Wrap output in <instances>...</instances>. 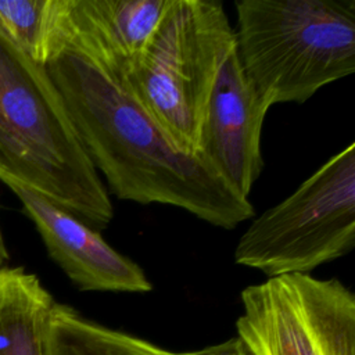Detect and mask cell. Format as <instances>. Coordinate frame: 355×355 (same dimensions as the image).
Segmentation results:
<instances>
[{
    "label": "cell",
    "mask_w": 355,
    "mask_h": 355,
    "mask_svg": "<svg viewBox=\"0 0 355 355\" xmlns=\"http://www.w3.org/2000/svg\"><path fill=\"white\" fill-rule=\"evenodd\" d=\"M35 223L50 258L82 291L148 293L151 282L130 258L112 248L87 223L43 196L10 184Z\"/></svg>",
    "instance_id": "obj_8"
},
{
    "label": "cell",
    "mask_w": 355,
    "mask_h": 355,
    "mask_svg": "<svg viewBox=\"0 0 355 355\" xmlns=\"http://www.w3.org/2000/svg\"><path fill=\"white\" fill-rule=\"evenodd\" d=\"M57 0H0V24L36 62L44 65Z\"/></svg>",
    "instance_id": "obj_12"
},
{
    "label": "cell",
    "mask_w": 355,
    "mask_h": 355,
    "mask_svg": "<svg viewBox=\"0 0 355 355\" xmlns=\"http://www.w3.org/2000/svg\"><path fill=\"white\" fill-rule=\"evenodd\" d=\"M62 3L57 0L44 68L111 193L139 204L173 205L227 230L252 218L248 198L200 154L178 148L123 75L69 33Z\"/></svg>",
    "instance_id": "obj_1"
},
{
    "label": "cell",
    "mask_w": 355,
    "mask_h": 355,
    "mask_svg": "<svg viewBox=\"0 0 355 355\" xmlns=\"http://www.w3.org/2000/svg\"><path fill=\"white\" fill-rule=\"evenodd\" d=\"M355 247V143L330 157L295 191L258 215L234 262L266 277L311 273Z\"/></svg>",
    "instance_id": "obj_5"
},
{
    "label": "cell",
    "mask_w": 355,
    "mask_h": 355,
    "mask_svg": "<svg viewBox=\"0 0 355 355\" xmlns=\"http://www.w3.org/2000/svg\"><path fill=\"white\" fill-rule=\"evenodd\" d=\"M54 304L36 275L21 266H0V355H44Z\"/></svg>",
    "instance_id": "obj_10"
},
{
    "label": "cell",
    "mask_w": 355,
    "mask_h": 355,
    "mask_svg": "<svg viewBox=\"0 0 355 355\" xmlns=\"http://www.w3.org/2000/svg\"><path fill=\"white\" fill-rule=\"evenodd\" d=\"M236 49L270 104L305 103L355 72L354 0H239Z\"/></svg>",
    "instance_id": "obj_3"
},
{
    "label": "cell",
    "mask_w": 355,
    "mask_h": 355,
    "mask_svg": "<svg viewBox=\"0 0 355 355\" xmlns=\"http://www.w3.org/2000/svg\"><path fill=\"white\" fill-rule=\"evenodd\" d=\"M171 355H254L248 345L239 337H232L223 343L209 345L196 351H186V352H172Z\"/></svg>",
    "instance_id": "obj_13"
},
{
    "label": "cell",
    "mask_w": 355,
    "mask_h": 355,
    "mask_svg": "<svg viewBox=\"0 0 355 355\" xmlns=\"http://www.w3.org/2000/svg\"><path fill=\"white\" fill-rule=\"evenodd\" d=\"M0 180L35 191L90 227L114 207L44 65L0 24Z\"/></svg>",
    "instance_id": "obj_2"
},
{
    "label": "cell",
    "mask_w": 355,
    "mask_h": 355,
    "mask_svg": "<svg viewBox=\"0 0 355 355\" xmlns=\"http://www.w3.org/2000/svg\"><path fill=\"white\" fill-rule=\"evenodd\" d=\"M10 255H8V250L6 247V243H4V239H3V234H1V230H0V266L8 261Z\"/></svg>",
    "instance_id": "obj_14"
},
{
    "label": "cell",
    "mask_w": 355,
    "mask_h": 355,
    "mask_svg": "<svg viewBox=\"0 0 355 355\" xmlns=\"http://www.w3.org/2000/svg\"><path fill=\"white\" fill-rule=\"evenodd\" d=\"M236 36L218 0H172L153 40L123 75L173 144L198 154L218 72Z\"/></svg>",
    "instance_id": "obj_4"
},
{
    "label": "cell",
    "mask_w": 355,
    "mask_h": 355,
    "mask_svg": "<svg viewBox=\"0 0 355 355\" xmlns=\"http://www.w3.org/2000/svg\"><path fill=\"white\" fill-rule=\"evenodd\" d=\"M44 355H171L143 338L112 330L55 302L46 327Z\"/></svg>",
    "instance_id": "obj_11"
},
{
    "label": "cell",
    "mask_w": 355,
    "mask_h": 355,
    "mask_svg": "<svg viewBox=\"0 0 355 355\" xmlns=\"http://www.w3.org/2000/svg\"><path fill=\"white\" fill-rule=\"evenodd\" d=\"M172 0H64L65 28L125 75L141 57Z\"/></svg>",
    "instance_id": "obj_9"
},
{
    "label": "cell",
    "mask_w": 355,
    "mask_h": 355,
    "mask_svg": "<svg viewBox=\"0 0 355 355\" xmlns=\"http://www.w3.org/2000/svg\"><path fill=\"white\" fill-rule=\"evenodd\" d=\"M269 108L247 78L234 42L208 100L198 154L243 198L263 166L261 133Z\"/></svg>",
    "instance_id": "obj_7"
},
{
    "label": "cell",
    "mask_w": 355,
    "mask_h": 355,
    "mask_svg": "<svg viewBox=\"0 0 355 355\" xmlns=\"http://www.w3.org/2000/svg\"><path fill=\"white\" fill-rule=\"evenodd\" d=\"M240 298L237 336L254 355H355V295L338 279L268 277Z\"/></svg>",
    "instance_id": "obj_6"
}]
</instances>
